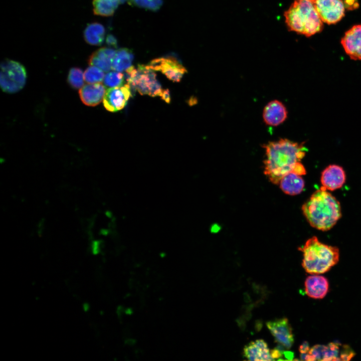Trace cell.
<instances>
[{
    "mask_svg": "<svg viewBox=\"0 0 361 361\" xmlns=\"http://www.w3.org/2000/svg\"><path fill=\"white\" fill-rule=\"evenodd\" d=\"M266 158L264 160V173L270 182L279 185L287 174L294 172L300 175L306 174L301 160L305 155L302 144L287 139L270 141L264 145Z\"/></svg>",
    "mask_w": 361,
    "mask_h": 361,
    "instance_id": "6da1fadb",
    "label": "cell"
},
{
    "mask_svg": "<svg viewBox=\"0 0 361 361\" xmlns=\"http://www.w3.org/2000/svg\"><path fill=\"white\" fill-rule=\"evenodd\" d=\"M302 211L310 225L322 231L332 228L341 216L339 202L323 187L311 195Z\"/></svg>",
    "mask_w": 361,
    "mask_h": 361,
    "instance_id": "7a4b0ae2",
    "label": "cell"
},
{
    "mask_svg": "<svg viewBox=\"0 0 361 361\" xmlns=\"http://www.w3.org/2000/svg\"><path fill=\"white\" fill-rule=\"evenodd\" d=\"M299 250L303 253L302 266L311 274L325 273L339 261V249L321 243L315 236L308 239Z\"/></svg>",
    "mask_w": 361,
    "mask_h": 361,
    "instance_id": "3957f363",
    "label": "cell"
},
{
    "mask_svg": "<svg viewBox=\"0 0 361 361\" xmlns=\"http://www.w3.org/2000/svg\"><path fill=\"white\" fill-rule=\"evenodd\" d=\"M285 23L290 31L311 36L322 29V21L310 0H296L285 12Z\"/></svg>",
    "mask_w": 361,
    "mask_h": 361,
    "instance_id": "277c9868",
    "label": "cell"
},
{
    "mask_svg": "<svg viewBox=\"0 0 361 361\" xmlns=\"http://www.w3.org/2000/svg\"><path fill=\"white\" fill-rule=\"evenodd\" d=\"M126 72L127 84L130 87L142 95L160 96L163 89L156 79L155 73L148 65H138L137 68L131 66Z\"/></svg>",
    "mask_w": 361,
    "mask_h": 361,
    "instance_id": "5b68a950",
    "label": "cell"
},
{
    "mask_svg": "<svg viewBox=\"0 0 361 361\" xmlns=\"http://www.w3.org/2000/svg\"><path fill=\"white\" fill-rule=\"evenodd\" d=\"M355 354L347 345L333 342L327 345L316 344L310 348L306 354L300 353L301 360H348Z\"/></svg>",
    "mask_w": 361,
    "mask_h": 361,
    "instance_id": "8992f818",
    "label": "cell"
},
{
    "mask_svg": "<svg viewBox=\"0 0 361 361\" xmlns=\"http://www.w3.org/2000/svg\"><path fill=\"white\" fill-rule=\"evenodd\" d=\"M27 78L25 67L19 62L5 60L1 65L0 84L3 91L13 93L21 90Z\"/></svg>",
    "mask_w": 361,
    "mask_h": 361,
    "instance_id": "52a82bcc",
    "label": "cell"
},
{
    "mask_svg": "<svg viewBox=\"0 0 361 361\" xmlns=\"http://www.w3.org/2000/svg\"><path fill=\"white\" fill-rule=\"evenodd\" d=\"M314 6L322 22L333 24L344 15V6L342 0H315Z\"/></svg>",
    "mask_w": 361,
    "mask_h": 361,
    "instance_id": "ba28073f",
    "label": "cell"
},
{
    "mask_svg": "<svg viewBox=\"0 0 361 361\" xmlns=\"http://www.w3.org/2000/svg\"><path fill=\"white\" fill-rule=\"evenodd\" d=\"M153 71L162 72L170 80L179 82L187 73L186 68L176 59L162 57L152 60L148 65Z\"/></svg>",
    "mask_w": 361,
    "mask_h": 361,
    "instance_id": "9c48e42d",
    "label": "cell"
},
{
    "mask_svg": "<svg viewBox=\"0 0 361 361\" xmlns=\"http://www.w3.org/2000/svg\"><path fill=\"white\" fill-rule=\"evenodd\" d=\"M130 88V85L127 84L107 89L103 99L105 109L110 112L122 109L131 96Z\"/></svg>",
    "mask_w": 361,
    "mask_h": 361,
    "instance_id": "30bf717a",
    "label": "cell"
},
{
    "mask_svg": "<svg viewBox=\"0 0 361 361\" xmlns=\"http://www.w3.org/2000/svg\"><path fill=\"white\" fill-rule=\"evenodd\" d=\"M266 325L277 343L283 345L286 349L291 347L294 342V335L287 318L284 317L270 321L266 323Z\"/></svg>",
    "mask_w": 361,
    "mask_h": 361,
    "instance_id": "8fae6325",
    "label": "cell"
},
{
    "mask_svg": "<svg viewBox=\"0 0 361 361\" xmlns=\"http://www.w3.org/2000/svg\"><path fill=\"white\" fill-rule=\"evenodd\" d=\"M341 43L351 59L361 60V25H355L348 30Z\"/></svg>",
    "mask_w": 361,
    "mask_h": 361,
    "instance_id": "7c38bea8",
    "label": "cell"
},
{
    "mask_svg": "<svg viewBox=\"0 0 361 361\" xmlns=\"http://www.w3.org/2000/svg\"><path fill=\"white\" fill-rule=\"evenodd\" d=\"M345 180L343 168L336 164L329 165L321 172L322 187L328 191H333L341 188Z\"/></svg>",
    "mask_w": 361,
    "mask_h": 361,
    "instance_id": "4fadbf2b",
    "label": "cell"
},
{
    "mask_svg": "<svg viewBox=\"0 0 361 361\" xmlns=\"http://www.w3.org/2000/svg\"><path fill=\"white\" fill-rule=\"evenodd\" d=\"M287 117V111L280 101L275 100L269 102L264 107L263 118L265 123L276 126L282 123Z\"/></svg>",
    "mask_w": 361,
    "mask_h": 361,
    "instance_id": "5bb4252c",
    "label": "cell"
},
{
    "mask_svg": "<svg viewBox=\"0 0 361 361\" xmlns=\"http://www.w3.org/2000/svg\"><path fill=\"white\" fill-rule=\"evenodd\" d=\"M305 291L309 297L314 299H322L328 293L329 283L324 276L312 274L308 276L304 282Z\"/></svg>",
    "mask_w": 361,
    "mask_h": 361,
    "instance_id": "9a60e30c",
    "label": "cell"
},
{
    "mask_svg": "<svg viewBox=\"0 0 361 361\" xmlns=\"http://www.w3.org/2000/svg\"><path fill=\"white\" fill-rule=\"evenodd\" d=\"M105 92V86L100 83L84 85L79 91L81 101L89 106L99 104L103 99Z\"/></svg>",
    "mask_w": 361,
    "mask_h": 361,
    "instance_id": "2e32d148",
    "label": "cell"
},
{
    "mask_svg": "<svg viewBox=\"0 0 361 361\" xmlns=\"http://www.w3.org/2000/svg\"><path fill=\"white\" fill-rule=\"evenodd\" d=\"M244 355L250 360H273L267 344L263 339L251 341L245 345L244 348Z\"/></svg>",
    "mask_w": 361,
    "mask_h": 361,
    "instance_id": "e0dca14e",
    "label": "cell"
},
{
    "mask_svg": "<svg viewBox=\"0 0 361 361\" xmlns=\"http://www.w3.org/2000/svg\"><path fill=\"white\" fill-rule=\"evenodd\" d=\"M116 51L109 48H102L96 50L89 57L88 63L90 66H94L108 72L112 69V62Z\"/></svg>",
    "mask_w": 361,
    "mask_h": 361,
    "instance_id": "ac0fdd59",
    "label": "cell"
},
{
    "mask_svg": "<svg viewBox=\"0 0 361 361\" xmlns=\"http://www.w3.org/2000/svg\"><path fill=\"white\" fill-rule=\"evenodd\" d=\"M279 185L281 190L285 194L295 196L303 191L305 183L301 175L294 172H290L281 179Z\"/></svg>",
    "mask_w": 361,
    "mask_h": 361,
    "instance_id": "d6986e66",
    "label": "cell"
},
{
    "mask_svg": "<svg viewBox=\"0 0 361 361\" xmlns=\"http://www.w3.org/2000/svg\"><path fill=\"white\" fill-rule=\"evenodd\" d=\"M105 29L98 23H92L87 25L84 31V38L86 42L91 45L99 46L104 39Z\"/></svg>",
    "mask_w": 361,
    "mask_h": 361,
    "instance_id": "ffe728a7",
    "label": "cell"
},
{
    "mask_svg": "<svg viewBox=\"0 0 361 361\" xmlns=\"http://www.w3.org/2000/svg\"><path fill=\"white\" fill-rule=\"evenodd\" d=\"M133 55L131 50L121 48L117 51L112 65V69L117 72L126 71L131 66Z\"/></svg>",
    "mask_w": 361,
    "mask_h": 361,
    "instance_id": "44dd1931",
    "label": "cell"
},
{
    "mask_svg": "<svg viewBox=\"0 0 361 361\" xmlns=\"http://www.w3.org/2000/svg\"><path fill=\"white\" fill-rule=\"evenodd\" d=\"M120 5L119 0H93V11L95 15L112 16Z\"/></svg>",
    "mask_w": 361,
    "mask_h": 361,
    "instance_id": "7402d4cb",
    "label": "cell"
},
{
    "mask_svg": "<svg viewBox=\"0 0 361 361\" xmlns=\"http://www.w3.org/2000/svg\"><path fill=\"white\" fill-rule=\"evenodd\" d=\"M104 71L94 66H91L84 73L85 81L87 83H98L101 82L104 78Z\"/></svg>",
    "mask_w": 361,
    "mask_h": 361,
    "instance_id": "603a6c76",
    "label": "cell"
},
{
    "mask_svg": "<svg viewBox=\"0 0 361 361\" xmlns=\"http://www.w3.org/2000/svg\"><path fill=\"white\" fill-rule=\"evenodd\" d=\"M84 73L79 68H72L69 72L68 81L74 89H80L84 85Z\"/></svg>",
    "mask_w": 361,
    "mask_h": 361,
    "instance_id": "cb8c5ba5",
    "label": "cell"
},
{
    "mask_svg": "<svg viewBox=\"0 0 361 361\" xmlns=\"http://www.w3.org/2000/svg\"><path fill=\"white\" fill-rule=\"evenodd\" d=\"M103 82L105 86L113 88L122 86L124 83V76L119 72H108L104 76Z\"/></svg>",
    "mask_w": 361,
    "mask_h": 361,
    "instance_id": "d4e9b609",
    "label": "cell"
},
{
    "mask_svg": "<svg viewBox=\"0 0 361 361\" xmlns=\"http://www.w3.org/2000/svg\"><path fill=\"white\" fill-rule=\"evenodd\" d=\"M132 6L152 11L159 10L163 4V0H128Z\"/></svg>",
    "mask_w": 361,
    "mask_h": 361,
    "instance_id": "484cf974",
    "label": "cell"
},
{
    "mask_svg": "<svg viewBox=\"0 0 361 361\" xmlns=\"http://www.w3.org/2000/svg\"><path fill=\"white\" fill-rule=\"evenodd\" d=\"M106 42L107 44L109 46H112L113 47H116L117 46V40L112 35H109L107 36Z\"/></svg>",
    "mask_w": 361,
    "mask_h": 361,
    "instance_id": "4316f807",
    "label": "cell"
},
{
    "mask_svg": "<svg viewBox=\"0 0 361 361\" xmlns=\"http://www.w3.org/2000/svg\"><path fill=\"white\" fill-rule=\"evenodd\" d=\"M160 97H161V99L165 101L166 103H170V96L168 89L162 90Z\"/></svg>",
    "mask_w": 361,
    "mask_h": 361,
    "instance_id": "83f0119b",
    "label": "cell"
},
{
    "mask_svg": "<svg viewBox=\"0 0 361 361\" xmlns=\"http://www.w3.org/2000/svg\"><path fill=\"white\" fill-rule=\"evenodd\" d=\"M310 349L308 343L305 341L299 346V350L300 353L306 354Z\"/></svg>",
    "mask_w": 361,
    "mask_h": 361,
    "instance_id": "f1b7e54d",
    "label": "cell"
},
{
    "mask_svg": "<svg viewBox=\"0 0 361 361\" xmlns=\"http://www.w3.org/2000/svg\"><path fill=\"white\" fill-rule=\"evenodd\" d=\"M127 1V0H119V3H120V4H122L124 3H125L126 1Z\"/></svg>",
    "mask_w": 361,
    "mask_h": 361,
    "instance_id": "f546056e",
    "label": "cell"
},
{
    "mask_svg": "<svg viewBox=\"0 0 361 361\" xmlns=\"http://www.w3.org/2000/svg\"><path fill=\"white\" fill-rule=\"evenodd\" d=\"M310 1H312L313 2H314L315 0H310Z\"/></svg>",
    "mask_w": 361,
    "mask_h": 361,
    "instance_id": "4dcf8cb0",
    "label": "cell"
}]
</instances>
